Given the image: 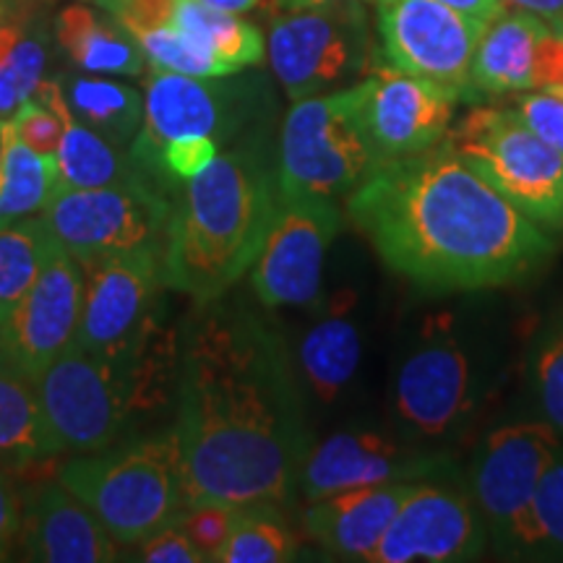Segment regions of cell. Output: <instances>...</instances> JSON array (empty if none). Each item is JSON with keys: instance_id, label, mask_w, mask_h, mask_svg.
<instances>
[{"instance_id": "6da1fadb", "label": "cell", "mask_w": 563, "mask_h": 563, "mask_svg": "<svg viewBox=\"0 0 563 563\" xmlns=\"http://www.w3.org/2000/svg\"><path fill=\"white\" fill-rule=\"evenodd\" d=\"M173 435L186 506H272L298 496L313 449L290 352L243 302H196L178 329Z\"/></svg>"}, {"instance_id": "7a4b0ae2", "label": "cell", "mask_w": 563, "mask_h": 563, "mask_svg": "<svg viewBox=\"0 0 563 563\" xmlns=\"http://www.w3.org/2000/svg\"><path fill=\"white\" fill-rule=\"evenodd\" d=\"M347 217L391 272L428 292L504 287L538 272L555 245L446 139L384 162L347 196Z\"/></svg>"}, {"instance_id": "3957f363", "label": "cell", "mask_w": 563, "mask_h": 563, "mask_svg": "<svg viewBox=\"0 0 563 563\" xmlns=\"http://www.w3.org/2000/svg\"><path fill=\"white\" fill-rule=\"evenodd\" d=\"M279 207L277 167L258 136L217 154L173 191L162 277L196 302L224 298L251 272Z\"/></svg>"}, {"instance_id": "277c9868", "label": "cell", "mask_w": 563, "mask_h": 563, "mask_svg": "<svg viewBox=\"0 0 563 563\" xmlns=\"http://www.w3.org/2000/svg\"><path fill=\"white\" fill-rule=\"evenodd\" d=\"M178 384V332L165 316L121 355L70 344L34 382L63 452L91 454L133 439L136 426L170 405Z\"/></svg>"}, {"instance_id": "5b68a950", "label": "cell", "mask_w": 563, "mask_h": 563, "mask_svg": "<svg viewBox=\"0 0 563 563\" xmlns=\"http://www.w3.org/2000/svg\"><path fill=\"white\" fill-rule=\"evenodd\" d=\"M58 481L89 506L118 545H139L186 509L173 431L76 454L63 464Z\"/></svg>"}, {"instance_id": "8992f818", "label": "cell", "mask_w": 563, "mask_h": 563, "mask_svg": "<svg viewBox=\"0 0 563 563\" xmlns=\"http://www.w3.org/2000/svg\"><path fill=\"white\" fill-rule=\"evenodd\" d=\"M488 394L481 347L467 344L452 316L422 323L391 378L394 433L426 452L460 435Z\"/></svg>"}, {"instance_id": "52a82bcc", "label": "cell", "mask_w": 563, "mask_h": 563, "mask_svg": "<svg viewBox=\"0 0 563 563\" xmlns=\"http://www.w3.org/2000/svg\"><path fill=\"white\" fill-rule=\"evenodd\" d=\"M352 87L295 100L279 131V196H323L336 201L376 170L357 123Z\"/></svg>"}, {"instance_id": "ba28073f", "label": "cell", "mask_w": 563, "mask_h": 563, "mask_svg": "<svg viewBox=\"0 0 563 563\" xmlns=\"http://www.w3.org/2000/svg\"><path fill=\"white\" fill-rule=\"evenodd\" d=\"M446 144L540 228L563 230V157L511 108L470 110Z\"/></svg>"}, {"instance_id": "9c48e42d", "label": "cell", "mask_w": 563, "mask_h": 563, "mask_svg": "<svg viewBox=\"0 0 563 563\" xmlns=\"http://www.w3.org/2000/svg\"><path fill=\"white\" fill-rule=\"evenodd\" d=\"M269 63L290 100L352 87L373 66L363 0L274 11Z\"/></svg>"}, {"instance_id": "30bf717a", "label": "cell", "mask_w": 563, "mask_h": 563, "mask_svg": "<svg viewBox=\"0 0 563 563\" xmlns=\"http://www.w3.org/2000/svg\"><path fill=\"white\" fill-rule=\"evenodd\" d=\"M173 194L139 180L102 188L58 186L42 220L79 264L139 249H165Z\"/></svg>"}, {"instance_id": "8fae6325", "label": "cell", "mask_w": 563, "mask_h": 563, "mask_svg": "<svg viewBox=\"0 0 563 563\" xmlns=\"http://www.w3.org/2000/svg\"><path fill=\"white\" fill-rule=\"evenodd\" d=\"M222 79L224 76L199 79V76L159 68H152L146 74L144 123H141L136 139L131 141L129 152L152 180L159 183L157 159L162 146L170 141L207 136L222 146L230 141L238 144V141L249 139V123L256 110L253 102L258 95L253 91L251 81Z\"/></svg>"}, {"instance_id": "7c38bea8", "label": "cell", "mask_w": 563, "mask_h": 563, "mask_svg": "<svg viewBox=\"0 0 563 563\" xmlns=\"http://www.w3.org/2000/svg\"><path fill=\"white\" fill-rule=\"evenodd\" d=\"M84 300L76 347L121 355L157 323L162 311V251L139 249L81 264Z\"/></svg>"}, {"instance_id": "4fadbf2b", "label": "cell", "mask_w": 563, "mask_h": 563, "mask_svg": "<svg viewBox=\"0 0 563 563\" xmlns=\"http://www.w3.org/2000/svg\"><path fill=\"white\" fill-rule=\"evenodd\" d=\"M342 230V211L323 196H279L262 253L251 266V287L266 308L319 302L323 262Z\"/></svg>"}, {"instance_id": "5bb4252c", "label": "cell", "mask_w": 563, "mask_h": 563, "mask_svg": "<svg viewBox=\"0 0 563 563\" xmlns=\"http://www.w3.org/2000/svg\"><path fill=\"white\" fill-rule=\"evenodd\" d=\"M382 63L473 100L470 66L485 24L439 0H376Z\"/></svg>"}, {"instance_id": "9a60e30c", "label": "cell", "mask_w": 563, "mask_h": 563, "mask_svg": "<svg viewBox=\"0 0 563 563\" xmlns=\"http://www.w3.org/2000/svg\"><path fill=\"white\" fill-rule=\"evenodd\" d=\"M352 89L357 123L376 167L439 146L452 129L456 102H462L449 87L384 63Z\"/></svg>"}, {"instance_id": "2e32d148", "label": "cell", "mask_w": 563, "mask_h": 563, "mask_svg": "<svg viewBox=\"0 0 563 563\" xmlns=\"http://www.w3.org/2000/svg\"><path fill=\"white\" fill-rule=\"evenodd\" d=\"M561 449V435L548 422H519L485 435L470 470V496L498 555L530 504L538 481Z\"/></svg>"}, {"instance_id": "e0dca14e", "label": "cell", "mask_w": 563, "mask_h": 563, "mask_svg": "<svg viewBox=\"0 0 563 563\" xmlns=\"http://www.w3.org/2000/svg\"><path fill=\"white\" fill-rule=\"evenodd\" d=\"M81 300V264L53 238L30 292L0 323V357L32 384L37 382L47 365L74 344Z\"/></svg>"}, {"instance_id": "ac0fdd59", "label": "cell", "mask_w": 563, "mask_h": 563, "mask_svg": "<svg viewBox=\"0 0 563 563\" xmlns=\"http://www.w3.org/2000/svg\"><path fill=\"white\" fill-rule=\"evenodd\" d=\"M488 545V527L473 496L439 477L412 483L371 563H454L481 559Z\"/></svg>"}, {"instance_id": "d6986e66", "label": "cell", "mask_w": 563, "mask_h": 563, "mask_svg": "<svg viewBox=\"0 0 563 563\" xmlns=\"http://www.w3.org/2000/svg\"><path fill=\"white\" fill-rule=\"evenodd\" d=\"M441 452L412 446L397 433L347 428L316 443L302 464L298 493L306 501L384 483H412L446 473Z\"/></svg>"}, {"instance_id": "ffe728a7", "label": "cell", "mask_w": 563, "mask_h": 563, "mask_svg": "<svg viewBox=\"0 0 563 563\" xmlns=\"http://www.w3.org/2000/svg\"><path fill=\"white\" fill-rule=\"evenodd\" d=\"M21 551L42 563L118 561V543L60 481H42L21 501Z\"/></svg>"}, {"instance_id": "44dd1931", "label": "cell", "mask_w": 563, "mask_h": 563, "mask_svg": "<svg viewBox=\"0 0 563 563\" xmlns=\"http://www.w3.org/2000/svg\"><path fill=\"white\" fill-rule=\"evenodd\" d=\"M412 483L365 485L316 498L308 501L302 527L321 551L344 561H371Z\"/></svg>"}, {"instance_id": "7402d4cb", "label": "cell", "mask_w": 563, "mask_h": 563, "mask_svg": "<svg viewBox=\"0 0 563 563\" xmlns=\"http://www.w3.org/2000/svg\"><path fill=\"white\" fill-rule=\"evenodd\" d=\"M551 30L534 13L506 9L498 13L477 40L470 87L475 97H511L534 89L540 42Z\"/></svg>"}, {"instance_id": "603a6c76", "label": "cell", "mask_w": 563, "mask_h": 563, "mask_svg": "<svg viewBox=\"0 0 563 563\" xmlns=\"http://www.w3.org/2000/svg\"><path fill=\"white\" fill-rule=\"evenodd\" d=\"M357 295L336 292L298 344V368L321 405L336 402L361 368L363 340L355 316Z\"/></svg>"}, {"instance_id": "cb8c5ba5", "label": "cell", "mask_w": 563, "mask_h": 563, "mask_svg": "<svg viewBox=\"0 0 563 563\" xmlns=\"http://www.w3.org/2000/svg\"><path fill=\"white\" fill-rule=\"evenodd\" d=\"M40 100L53 104L63 121L60 146L55 152V165H58V186L63 188H102V186H121V183L152 180L141 170V165L131 157V152H123L121 146L110 144L108 139L91 131L89 125L76 121L70 115L66 97L58 79H45L40 91ZM159 186V183H157Z\"/></svg>"}, {"instance_id": "d4e9b609", "label": "cell", "mask_w": 563, "mask_h": 563, "mask_svg": "<svg viewBox=\"0 0 563 563\" xmlns=\"http://www.w3.org/2000/svg\"><path fill=\"white\" fill-rule=\"evenodd\" d=\"M53 40L84 74L141 76L146 68L139 40L91 3H70L55 13Z\"/></svg>"}, {"instance_id": "484cf974", "label": "cell", "mask_w": 563, "mask_h": 563, "mask_svg": "<svg viewBox=\"0 0 563 563\" xmlns=\"http://www.w3.org/2000/svg\"><path fill=\"white\" fill-rule=\"evenodd\" d=\"M53 24L37 9L21 11L0 26V121H11L37 97L47 79Z\"/></svg>"}, {"instance_id": "4316f807", "label": "cell", "mask_w": 563, "mask_h": 563, "mask_svg": "<svg viewBox=\"0 0 563 563\" xmlns=\"http://www.w3.org/2000/svg\"><path fill=\"white\" fill-rule=\"evenodd\" d=\"M60 454L34 384L0 357V467L26 470Z\"/></svg>"}, {"instance_id": "83f0119b", "label": "cell", "mask_w": 563, "mask_h": 563, "mask_svg": "<svg viewBox=\"0 0 563 563\" xmlns=\"http://www.w3.org/2000/svg\"><path fill=\"white\" fill-rule=\"evenodd\" d=\"M55 79L76 121L89 125L121 150L131 146L144 123V97L139 89L84 74H60Z\"/></svg>"}, {"instance_id": "f1b7e54d", "label": "cell", "mask_w": 563, "mask_h": 563, "mask_svg": "<svg viewBox=\"0 0 563 563\" xmlns=\"http://www.w3.org/2000/svg\"><path fill=\"white\" fill-rule=\"evenodd\" d=\"M173 24L188 40L214 55L230 76L264 60V34L238 13L220 11L203 0H178Z\"/></svg>"}, {"instance_id": "f546056e", "label": "cell", "mask_w": 563, "mask_h": 563, "mask_svg": "<svg viewBox=\"0 0 563 563\" xmlns=\"http://www.w3.org/2000/svg\"><path fill=\"white\" fill-rule=\"evenodd\" d=\"M506 559L563 561V446L538 481L530 504L514 527Z\"/></svg>"}, {"instance_id": "4dcf8cb0", "label": "cell", "mask_w": 563, "mask_h": 563, "mask_svg": "<svg viewBox=\"0 0 563 563\" xmlns=\"http://www.w3.org/2000/svg\"><path fill=\"white\" fill-rule=\"evenodd\" d=\"M55 188H58L55 157L34 152L16 133L9 131L5 154L0 162V214L9 222L42 214Z\"/></svg>"}, {"instance_id": "1f68e13d", "label": "cell", "mask_w": 563, "mask_h": 563, "mask_svg": "<svg viewBox=\"0 0 563 563\" xmlns=\"http://www.w3.org/2000/svg\"><path fill=\"white\" fill-rule=\"evenodd\" d=\"M51 245L53 235L42 214L0 224V323L30 292Z\"/></svg>"}, {"instance_id": "d6a6232c", "label": "cell", "mask_w": 563, "mask_h": 563, "mask_svg": "<svg viewBox=\"0 0 563 563\" xmlns=\"http://www.w3.org/2000/svg\"><path fill=\"white\" fill-rule=\"evenodd\" d=\"M300 553L298 534L285 522V511L272 506L241 509L228 543L222 545L220 563H285Z\"/></svg>"}, {"instance_id": "836d02e7", "label": "cell", "mask_w": 563, "mask_h": 563, "mask_svg": "<svg viewBox=\"0 0 563 563\" xmlns=\"http://www.w3.org/2000/svg\"><path fill=\"white\" fill-rule=\"evenodd\" d=\"M238 506L228 504H194L186 506L175 519V525L188 534V540L199 548L207 561H217L222 545L228 543L232 527L238 522Z\"/></svg>"}, {"instance_id": "e575fe53", "label": "cell", "mask_w": 563, "mask_h": 563, "mask_svg": "<svg viewBox=\"0 0 563 563\" xmlns=\"http://www.w3.org/2000/svg\"><path fill=\"white\" fill-rule=\"evenodd\" d=\"M532 386L545 422L563 435V334L543 342L534 355Z\"/></svg>"}, {"instance_id": "d590c367", "label": "cell", "mask_w": 563, "mask_h": 563, "mask_svg": "<svg viewBox=\"0 0 563 563\" xmlns=\"http://www.w3.org/2000/svg\"><path fill=\"white\" fill-rule=\"evenodd\" d=\"M511 110L534 136L563 157V97L540 89L519 91L511 95Z\"/></svg>"}, {"instance_id": "8d00e7d4", "label": "cell", "mask_w": 563, "mask_h": 563, "mask_svg": "<svg viewBox=\"0 0 563 563\" xmlns=\"http://www.w3.org/2000/svg\"><path fill=\"white\" fill-rule=\"evenodd\" d=\"M11 131L34 152L55 157L63 136V121L53 104L34 97L11 118Z\"/></svg>"}, {"instance_id": "74e56055", "label": "cell", "mask_w": 563, "mask_h": 563, "mask_svg": "<svg viewBox=\"0 0 563 563\" xmlns=\"http://www.w3.org/2000/svg\"><path fill=\"white\" fill-rule=\"evenodd\" d=\"M87 3L110 13L133 37H141L144 32L170 26L178 0H87Z\"/></svg>"}, {"instance_id": "f35d334b", "label": "cell", "mask_w": 563, "mask_h": 563, "mask_svg": "<svg viewBox=\"0 0 563 563\" xmlns=\"http://www.w3.org/2000/svg\"><path fill=\"white\" fill-rule=\"evenodd\" d=\"M136 548V561H146V563H203L199 548H196L188 534L180 530L178 525H167L162 527L159 532L150 534L146 540H141Z\"/></svg>"}, {"instance_id": "ab89813d", "label": "cell", "mask_w": 563, "mask_h": 563, "mask_svg": "<svg viewBox=\"0 0 563 563\" xmlns=\"http://www.w3.org/2000/svg\"><path fill=\"white\" fill-rule=\"evenodd\" d=\"M534 89L563 97V26H551L540 42L538 66H534Z\"/></svg>"}, {"instance_id": "60d3db41", "label": "cell", "mask_w": 563, "mask_h": 563, "mask_svg": "<svg viewBox=\"0 0 563 563\" xmlns=\"http://www.w3.org/2000/svg\"><path fill=\"white\" fill-rule=\"evenodd\" d=\"M21 538V498L11 475L0 467V561H9Z\"/></svg>"}, {"instance_id": "b9f144b4", "label": "cell", "mask_w": 563, "mask_h": 563, "mask_svg": "<svg viewBox=\"0 0 563 563\" xmlns=\"http://www.w3.org/2000/svg\"><path fill=\"white\" fill-rule=\"evenodd\" d=\"M439 3L462 13V16L477 21V24H490L506 9L504 0H439Z\"/></svg>"}, {"instance_id": "7bdbcfd3", "label": "cell", "mask_w": 563, "mask_h": 563, "mask_svg": "<svg viewBox=\"0 0 563 563\" xmlns=\"http://www.w3.org/2000/svg\"><path fill=\"white\" fill-rule=\"evenodd\" d=\"M511 9L534 13L538 19H543L545 24H551L559 30L563 26V0H504Z\"/></svg>"}, {"instance_id": "ee69618b", "label": "cell", "mask_w": 563, "mask_h": 563, "mask_svg": "<svg viewBox=\"0 0 563 563\" xmlns=\"http://www.w3.org/2000/svg\"><path fill=\"white\" fill-rule=\"evenodd\" d=\"M342 0H272V11H292V9H311V5H332Z\"/></svg>"}, {"instance_id": "f6af8a7d", "label": "cell", "mask_w": 563, "mask_h": 563, "mask_svg": "<svg viewBox=\"0 0 563 563\" xmlns=\"http://www.w3.org/2000/svg\"><path fill=\"white\" fill-rule=\"evenodd\" d=\"M207 5H214V9L220 11H230V13H243V11H251L253 5L258 3V0H203Z\"/></svg>"}, {"instance_id": "bcb514c9", "label": "cell", "mask_w": 563, "mask_h": 563, "mask_svg": "<svg viewBox=\"0 0 563 563\" xmlns=\"http://www.w3.org/2000/svg\"><path fill=\"white\" fill-rule=\"evenodd\" d=\"M34 9H37V5H34ZM21 11H30V9H26V5H21L19 0H0V26H3L5 21L13 19Z\"/></svg>"}, {"instance_id": "7dc6e473", "label": "cell", "mask_w": 563, "mask_h": 563, "mask_svg": "<svg viewBox=\"0 0 563 563\" xmlns=\"http://www.w3.org/2000/svg\"><path fill=\"white\" fill-rule=\"evenodd\" d=\"M9 131H11V123L9 121H0V162H3L5 141H9Z\"/></svg>"}, {"instance_id": "c3c4849f", "label": "cell", "mask_w": 563, "mask_h": 563, "mask_svg": "<svg viewBox=\"0 0 563 563\" xmlns=\"http://www.w3.org/2000/svg\"><path fill=\"white\" fill-rule=\"evenodd\" d=\"M21 5H26V9H34V5H40V0H19Z\"/></svg>"}, {"instance_id": "681fc988", "label": "cell", "mask_w": 563, "mask_h": 563, "mask_svg": "<svg viewBox=\"0 0 563 563\" xmlns=\"http://www.w3.org/2000/svg\"><path fill=\"white\" fill-rule=\"evenodd\" d=\"M5 222H9V220H5V217H3V214H0V224H5Z\"/></svg>"}, {"instance_id": "f907efd6", "label": "cell", "mask_w": 563, "mask_h": 563, "mask_svg": "<svg viewBox=\"0 0 563 563\" xmlns=\"http://www.w3.org/2000/svg\"><path fill=\"white\" fill-rule=\"evenodd\" d=\"M363 3H376V0H363Z\"/></svg>"}]
</instances>
